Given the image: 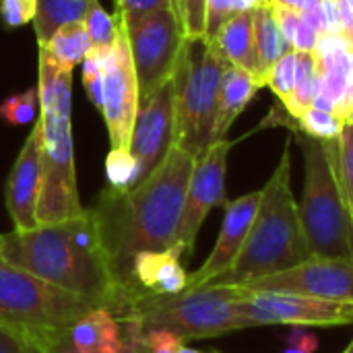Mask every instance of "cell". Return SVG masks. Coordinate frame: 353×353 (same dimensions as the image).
Segmentation results:
<instances>
[{
	"instance_id": "obj_1",
	"label": "cell",
	"mask_w": 353,
	"mask_h": 353,
	"mask_svg": "<svg viewBox=\"0 0 353 353\" xmlns=\"http://www.w3.org/2000/svg\"><path fill=\"white\" fill-rule=\"evenodd\" d=\"M194 161L190 153L174 145L141 184L126 192L108 186L91 207L112 273L126 294L130 265L139 252L178 246L176 238Z\"/></svg>"
},
{
	"instance_id": "obj_2",
	"label": "cell",
	"mask_w": 353,
	"mask_h": 353,
	"mask_svg": "<svg viewBox=\"0 0 353 353\" xmlns=\"http://www.w3.org/2000/svg\"><path fill=\"white\" fill-rule=\"evenodd\" d=\"M0 259L64 292L108 308L118 319L128 294L116 281L91 209L83 215L37 225L29 232L0 234Z\"/></svg>"
},
{
	"instance_id": "obj_3",
	"label": "cell",
	"mask_w": 353,
	"mask_h": 353,
	"mask_svg": "<svg viewBox=\"0 0 353 353\" xmlns=\"http://www.w3.org/2000/svg\"><path fill=\"white\" fill-rule=\"evenodd\" d=\"M41 124V192L37 225L60 223L85 213L81 205L72 143V70L60 68L39 48L37 66Z\"/></svg>"
},
{
	"instance_id": "obj_4",
	"label": "cell",
	"mask_w": 353,
	"mask_h": 353,
	"mask_svg": "<svg viewBox=\"0 0 353 353\" xmlns=\"http://www.w3.org/2000/svg\"><path fill=\"white\" fill-rule=\"evenodd\" d=\"M312 256L292 192L290 141L277 168L261 190L259 211L234 267L211 285H242L250 279L288 271Z\"/></svg>"
},
{
	"instance_id": "obj_5",
	"label": "cell",
	"mask_w": 353,
	"mask_h": 353,
	"mask_svg": "<svg viewBox=\"0 0 353 353\" xmlns=\"http://www.w3.org/2000/svg\"><path fill=\"white\" fill-rule=\"evenodd\" d=\"M304 157L302 228L312 256L353 261V209L341 178L339 141L294 132Z\"/></svg>"
},
{
	"instance_id": "obj_6",
	"label": "cell",
	"mask_w": 353,
	"mask_h": 353,
	"mask_svg": "<svg viewBox=\"0 0 353 353\" xmlns=\"http://www.w3.org/2000/svg\"><path fill=\"white\" fill-rule=\"evenodd\" d=\"M246 296L242 285H207L176 296H132L120 321H134L143 331L165 329L180 339H215L246 329L238 304Z\"/></svg>"
},
{
	"instance_id": "obj_7",
	"label": "cell",
	"mask_w": 353,
	"mask_h": 353,
	"mask_svg": "<svg viewBox=\"0 0 353 353\" xmlns=\"http://www.w3.org/2000/svg\"><path fill=\"white\" fill-rule=\"evenodd\" d=\"M97 306L0 259V329L25 335L48 352L58 337Z\"/></svg>"
},
{
	"instance_id": "obj_8",
	"label": "cell",
	"mask_w": 353,
	"mask_h": 353,
	"mask_svg": "<svg viewBox=\"0 0 353 353\" xmlns=\"http://www.w3.org/2000/svg\"><path fill=\"white\" fill-rule=\"evenodd\" d=\"M225 58L213 41L186 39L176 74V147L199 159L213 145Z\"/></svg>"
},
{
	"instance_id": "obj_9",
	"label": "cell",
	"mask_w": 353,
	"mask_h": 353,
	"mask_svg": "<svg viewBox=\"0 0 353 353\" xmlns=\"http://www.w3.org/2000/svg\"><path fill=\"white\" fill-rule=\"evenodd\" d=\"M122 25L130 46L141 105L174 79L186 37L172 8L122 21Z\"/></svg>"
},
{
	"instance_id": "obj_10",
	"label": "cell",
	"mask_w": 353,
	"mask_h": 353,
	"mask_svg": "<svg viewBox=\"0 0 353 353\" xmlns=\"http://www.w3.org/2000/svg\"><path fill=\"white\" fill-rule=\"evenodd\" d=\"M238 314L248 327H347L353 325L352 302L308 298L298 294L248 292L238 304Z\"/></svg>"
},
{
	"instance_id": "obj_11",
	"label": "cell",
	"mask_w": 353,
	"mask_h": 353,
	"mask_svg": "<svg viewBox=\"0 0 353 353\" xmlns=\"http://www.w3.org/2000/svg\"><path fill=\"white\" fill-rule=\"evenodd\" d=\"M242 288L248 292L298 294L353 304V261L310 256L288 271L250 279Z\"/></svg>"
},
{
	"instance_id": "obj_12",
	"label": "cell",
	"mask_w": 353,
	"mask_h": 353,
	"mask_svg": "<svg viewBox=\"0 0 353 353\" xmlns=\"http://www.w3.org/2000/svg\"><path fill=\"white\" fill-rule=\"evenodd\" d=\"M234 147V141H217L213 143L196 161L190 176L184 213L178 228V246H182L184 254H192L196 236L203 228L207 215L225 201V176H228V155Z\"/></svg>"
},
{
	"instance_id": "obj_13",
	"label": "cell",
	"mask_w": 353,
	"mask_h": 353,
	"mask_svg": "<svg viewBox=\"0 0 353 353\" xmlns=\"http://www.w3.org/2000/svg\"><path fill=\"white\" fill-rule=\"evenodd\" d=\"M137 112H139V83L134 74L128 37L120 21V33L112 48L103 74L101 116L108 126L112 149H130V137H132Z\"/></svg>"
},
{
	"instance_id": "obj_14",
	"label": "cell",
	"mask_w": 353,
	"mask_h": 353,
	"mask_svg": "<svg viewBox=\"0 0 353 353\" xmlns=\"http://www.w3.org/2000/svg\"><path fill=\"white\" fill-rule=\"evenodd\" d=\"M174 145H176V103H174V79H172L149 101L141 103L137 112V120L130 137V153L139 161L141 182L168 157Z\"/></svg>"
},
{
	"instance_id": "obj_15",
	"label": "cell",
	"mask_w": 353,
	"mask_h": 353,
	"mask_svg": "<svg viewBox=\"0 0 353 353\" xmlns=\"http://www.w3.org/2000/svg\"><path fill=\"white\" fill-rule=\"evenodd\" d=\"M261 203V190L248 192L236 201L225 203V213H223V223L217 236V242L209 254V259L188 275V288L186 290H196V288H207L221 279L236 263L240 256L244 242L248 238L250 225L254 221V215L259 211Z\"/></svg>"
},
{
	"instance_id": "obj_16",
	"label": "cell",
	"mask_w": 353,
	"mask_h": 353,
	"mask_svg": "<svg viewBox=\"0 0 353 353\" xmlns=\"http://www.w3.org/2000/svg\"><path fill=\"white\" fill-rule=\"evenodd\" d=\"M41 192V124L39 118L27 134L4 184V205L12 230L29 232L37 228V203Z\"/></svg>"
},
{
	"instance_id": "obj_17",
	"label": "cell",
	"mask_w": 353,
	"mask_h": 353,
	"mask_svg": "<svg viewBox=\"0 0 353 353\" xmlns=\"http://www.w3.org/2000/svg\"><path fill=\"white\" fill-rule=\"evenodd\" d=\"M312 54L319 68V89L312 108L343 118V108L353 87V41L345 35L323 33Z\"/></svg>"
},
{
	"instance_id": "obj_18",
	"label": "cell",
	"mask_w": 353,
	"mask_h": 353,
	"mask_svg": "<svg viewBox=\"0 0 353 353\" xmlns=\"http://www.w3.org/2000/svg\"><path fill=\"white\" fill-rule=\"evenodd\" d=\"M184 250L174 246L168 250L139 252L130 265L128 294L139 296H176L188 288V273L182 267ZM128 298V300H130Z\"/></svg>"
},
{
	"instance_id": "obj_19",
	"label": "cell",
	"mask_w": 353,
	"mask_h": 353,
	"mask_svg": "<svg viewBox=\"0 0 353 353\" xmlns=\"http://www.w3.org/2000/svg\"><path fill=\"white\" fill-rule=\"evenodd\" d=\"M124 350V323L108 308H95L70 325L50 353H122Z\"/></svg>"
},
{
	"instance_id": "obj_20",
	"label": "cell",
	"mask_w": 353,
	"mask_h": 353,
	"mask_svg": "<svg viewBox=\"0 0 353 353\" xmlns=\"http://www.w3.org/2000/svg\"><path fill=\"white\" fill-rule=\"evenodd\" d=\"M221 56L228 64H234L256 79L261 87H265L267 72L261 64L256 37H254V10H242L232 17L223 29L213 39Z\"/></svg>"
},
{
	"instance_id": "obj_21",
	"label": "cell",
	"mask_w": 353,
	"mask_h": 353,
	"mask_svg": "<svg viewBox=\"0 0 353 353\" xmlns=\"http://www.w3.org/2000/svg\"><path fill=\"white\" fill-rule=\"evenodd\" d=\"M261 85L252 74L246 70L225 64L221 87H219V101H217V118H215V130H213V143L223 141L232 124L238 120V116L244 112V108L254 99Z\"/></svg>"
},
{
	"instance_id": "obj_22",
	"label": "cell",
	"mask_w": 353,
	"mask_h": 353,
	"mask_svg": "<svg viewBox=\"0 0 353 353\" xmlns=\"http://www.w3.org/2000/svg\"><path fill=\"white\" fill-rule=\"evenodd\" d=\"M46 54L64 70H72L77 64H83L87 54L93 50L91 37L83 21L68 23L54 33V37L39 46Z\"/></svg>"
},
{
	"instance_id": "obj_23",
	"label": "cell",
	"mask_w": 353,
	"mask_h": 353,
	"mask_svg": "<svg viewBox=\"0 0 353 353\" xmlns=\"http://www.w3.org/2000/svg\"><path fill=\"white\" fill-rule=\"evenodd\" d=\"M91 0H37L33 29L37 46L50 41L58 29L85 19Z\"/></svg>"
},
{
	"instance_id": "obj_24",
	"label": "cell",
	"mask_w": 353,
	"mask_h": 353,
	"mask_svg": "<svg viewBox=\"0 0 353 353\" xmlns=\"http://www.w3.org/2000/svg\"><path fill=\"white\" fill-rule=\"evenodd\" d=\"M254 37H256V50L265 72H269L283 54L292 52L290 43L285 41L279 29L271 2L254 10Z\"/></svg>"
},
{
	"instance_id": "obj_25",
	"label": "cell",
	"mask_w": 353,
	"mask_h": 353,
	"mask_svg": "<svg viewBox=\"0 0 353 353\" xmlns=\"http://www.w3.org/2000/svg\"><path fill=\"white\" fill-rule=\"evenodd\" d=\"M316 89H319V68H316L314 54L302 52V54H298L294 93H292L290 101L283 105L294 120H298L306 110H310L314 105Z\"/></svg>"
},
{
	"instance_id": "obj_26",
	"label": "cell",
	"mask_w": 353,
	"mask_h": 353,
	"mask_svg": "<svg viewBox=\"0 0 353 353\" xmlns=\"http://www.w3.org/2000/svg\"><path fill=\"white\" fill-rule=\"evenodd\" d=\"M85 27H87V33L91 37V43H93V50H99V52H110L118 39V33H120V19L118 14H110L101 4L99 0H91L89 2V8L85 12V19H83Z\"/></svg>"
},
{
	"instance_id": "obj_27",
	"label": "cell",
	"mask_w": 353,
	"mask_h": 353,
	"mask_svg": "<svg viewBox=\"0 0 353 353\" xmlns=\"http://www.w3.org/2000/svg\"><path fill=\"white\" fill-rule=\"evenodd\" d=\"M345 128V120L339 114L310 108L296 120V130L316 141H339Z\"/></svg>"
},
{
	"instance_id": "obj_28",
	"label": "cell",
	"mask_w": 353,
	"mask_h": 353,
	"mask_svg": "<svg viewBox=\"0 0 353 353\" xmlns=\"http://www.w3.org/2000/svg\"><path fill=\"white\" fill-rule=\"evenodd\" d=\"M108 186L120 192L132 190L141 182V168L130 149H110L105 157Z\"/></svg>"
},
{
	"instance_id": "obj_29",
	"label": "cell",
	"mask_w": 353,
	"mask_h": 353,
	"mask_svg": "<svg viewBox=\"0 0 353 353\" xmlns=\"http://www.w3.org/2000/svg\"><path fill=\"white\" fill-rule=\"evenodd\" d=\"M37 118H39V91H37V87L14 93L0 103V122H6L10 126L35 124Z\"/></svg>"
},
{
	"instance_id": "obj_30",
	"label": "cell",
	"mask_w": 353,
	"mask_h": 353,
	"mask_svg": "<svg viewBox=\"0 0 353 353\" xmlns=\"http://www.w3.org/2000/svg\"><path fill=\"white\" fill-rule=\"evenodd\" d=\"M172 10L186 39H203L207 25V0H172Z\"/></svg>"
},
{
	"instance_id": "obj_31",
	"label": "cell",
	"mask_w": 353,
	"mask_h": 353,
	"mask_svg": "<svg viewBox=\"0 0 353 353\" xmlns=\"http://www.w3.org/2000/svg\"><path fill=\"white\" fill-rule=\"evenodd\" d=\"M296 68H298V52H288L283 54L273 68L267 72L265 79V87H271V91L281 99V103L285 105L294 93V85H296Z\"/></svg>"
},
{
	"instance_id": "obj_32",
	"label": "cell",
	"mask_w": 353,
	"mask_h": 353,
	"mask_svg": "<svg viewBox=\"0 0 353 353\" xmlns=\"http://www.w3.org/2000/svg\"><path fill=\"white\" fill-rule=\"evenodd\" d=\"M110 52H99V50H91L87 54V58L83 60V85L87 91V97L91 99V103L101 112L103 108V74H105V64L110 58Z\"/></svg>"
},
{
	"instance_id": "obj_33",
	"label": "cell",
	"mask_w": 353,
	"mask_h": 353,
	"mask_svg": "<svg viewBox=\"0 0 353 353\" xmlns=\"http://www.w3.org/2000/svg\"><path fill=\"white\" fill-rule=\"evenodd\" d=\"M240 12L238 0H207V25H205V41H213L223 25Z\"/></svg>"
},
{
	"instance_id": "obj_34",
	"label": "cell",
	"mask_w": 353,
	"mask_h": 353,
	"mask_svg": "<svg viewBox=\"0 0 353 353\" xmlns=\"http://www.w3.org/2000/svg\"><path fill=\"white\" fill-rule=\"evenodd\" d=\"M37 0H0V19L8 29L33 23Z\"/></svg>"
},
{
	"instance_id": "obj_35",
	"label": "cell",
	"mask_w": 353,
	"mask_h": 353,
	"mask_svg": "<svg viewBox=\"0 0 353 353\" xmlns=\"http://www.w3.org/2000/svg\"><path fill=\"white\" fill-rule=\"evenodd\" d=\"M114 4H116V14L122 21H132V19L147 17L151 12L172 8V0H114Z\"/></svg>"
},
{
	"instance_id": "obj_36",
	"label": "cell",
	"mask_w": 353,
	"mask_h": 353,
	"mask_svg": "<svg viewBox=\"0 0 353 353\" xmlns=\"http://www.w3.org/2000/svg\"><path fill=\"white\" fill-rule=\"evenodd\" d=\"M339 147H341V178L353 209V124H345L343 134L339 139Z\"/></svg>"
},
{
	"instance_id": "obj_37",
	"label": "cell",
	"mask_w": 353,
	"mask_h": 353,
	"mask_svg": "<svg viewBox=\"0 0 353 353\" xmlns=\"http://www.w3.org/2000/svg\"><path fill=\"white\" fill-rule=\"evenodd\" d=\"M145 347L147 353H180L184 339L165 329H151L145 331Z\"/></svg>"
},
{
	"instance_id": "obj_38",
	"label": "cell",
	"mask_w": 353,
	"mask_h": 353,
	"mask_svg": "<svg viewBox=\"0 0 353 353\" xmlns=\"http://www.w3.org/2000/svg\"><path fill=\"white\" fill-rule=\"evenodd\" d=\"M0 353H50L43 345H39L37 341L25 337V335H19V333H12V331H6V329H0Z\"/></svg>"
},
{
	"instance_id": "obj_39",
	"label": "cell",
	"mask_w": 353,
	"mask_h": 353,
	"mask_svg": "<svg viewBox=\"0 0 353 353\" xmlns=\"http://www.w3.org/2000/svg\"><path fill=\"white\" fill-rule=\"evenodd\" d=\"M273 10H275L279 29H281L285 41H288L290 48L294 50V41H296L298 29H300V23H302V12H298V10H294V8L277 6V4H273Z\"/></svg>"
},
{
	"instance_id": "obj_40",
	"label": "cell",
	"mask_w": 353,
	"mask_h": 353,
	"mask_svg": "<svg viewBox=\"0 0 353 353\" xmlns=\"http://www.w3.org/2000/svg\"><path fill=\"white\" fill-rule=\"evenodd\" d=\"M285 347L300 350L304 353H316L319 337L308 327H290L288 337H285Z\"/></svg>"
},
{
	"instance_id": "obj_41",
	"label": "cell",
	"mask_w": 353,
	"mask_h": 353,
	"mask_svg": "<svg viewBox=\"0 0 353 353\" xmlns=\"http://www.w3.org/2000/svg\"><path fill=\"white\" fill-rule=\"evenodd\" d=\"M126 333V350L122 353H147L145 347V331L134 321H122Z\"/></svg>"
},
{
	"instance_id": "obj_42",
	"label": "cell",
	"mask_w": 353,
	"mask_h": 353,
	"mask_svg": "<svg viewBox=\"0 0 353 353\" xmlns=\"http://www.w3.org/2000/svg\"><path fill=\"white\" fill-rule=\"evenodd\" d=\"M269 2L277 4V6H285V8H294L302 14L319 8V4H321V0H269Z\"/></svg>"
},
{
	"instance_id": "obj_43",
	"label": "cell",
	"mask_w": 353,
	"mask_h": 353,
	"mask_svg": "<svg viewBox=\"0 0 353 353\" xmlns=\"http://www.w3.org/2000/svg\"><path fill=\"white\" fill-rule=\"evenodd\" d=\"M238 4H240V12H242V10H256V8L269 4V0H238Z\"/></svg>"
},
{
	"instance_id": "obj_44",
	"label": "cell",
	"mask_w": 353,
	"mask_h": 353,
	"mask_svg": "<svg viewBox=\"0 0 353 353\" xmlns=\"http://www.w3.org/2000/svg\"><path fill=\"white\" fill-rule=\"evenodd\" d=\"M343 120H345V124H353V87L347 101H345V108H343Z\"/></svg>"
},
{
	"instance_id": "obj_45",
	"label": "cell",
	"mask_w": 353,
	"mask_h": 353,
	"mask_svg": "<svg viewBox=\"0 0 353 353\" xmlns=\"http://www.w3.org/2000/svg\"><path fill=\"white\" fill-rule=\"evenodd\" d=\"M180 353H203V352H196V350H192V347H186V345H184V347L180 350Z\"/></svg>"
},
{
	"instance_id": "obj_46",
	"label": "cell",
	"mask_w": 353,
	"mask_h": 353,
	"mask_svg": "<svg viewBox=\"0 0 353 353\" xmlns=\"http://www.w3.org/2000/svg\"><path fill=\"white\" fill-rule=\"evenodd\" d=\"M283 353H304V352H300V350H292V347H285Z\"/></svg>"
},
{
	"instance_id": "obj_47",
	"label": "cell",
	"mask_w": 353,
	"mask_h": 353,
	"mask_svg": "<svg viewBox=\"0 0 353 353\" xmlns=\"http://www.w3.org/2000/svg\"><path fill=\"white\" fill-rule=\"evenodd\" d=\"M343 353H353V341L352 343H350V347H347V350H345V352Z\"/></svg>"
},
{
	"instance_id": "obj_48",
	"label": "cell",
	"mask_w": 353,
	"mask_h": 353,
	"mask_svg": "<svg viewBox=\"0 0 353 353\" xmlns=\"http://www.w3.org/2000/svg\"><path fill=\"white\" fill-rule=\"evenodd\" d=\"M343 2H345V4H350V6L353 8V0H343Z\"/></svg>"
}]
</instances>
